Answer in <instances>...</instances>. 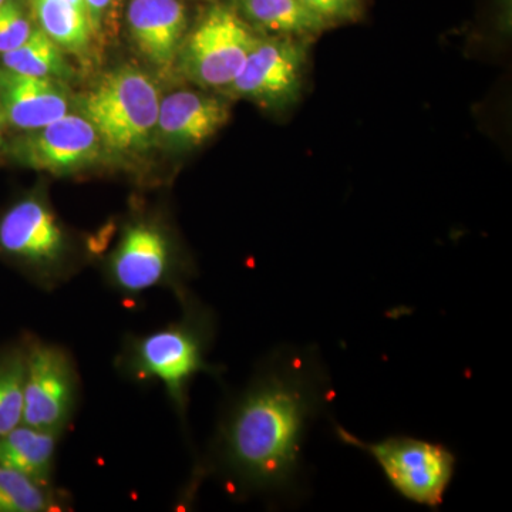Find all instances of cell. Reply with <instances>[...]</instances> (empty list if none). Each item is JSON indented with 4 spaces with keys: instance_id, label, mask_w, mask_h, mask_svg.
I'll list each match as a JSON object with an SVG mask.
<instances>
[{
    "instance_id": "cell-16",
    "label": "cell",
    "mask_w": 512,
    "mask_h": 512,
    "mask_svg": "<svg viewBox=\"0 0 512 512\" xmlns=\"http://www.w3.org/2000/svg\"><path fill=\"white\" fill-rule=\"evenodd\" d=\"M70 507V494L56 484L37 483L0 466V512H62Z\"/></svg>"
},
{
    "instance_id": "cell-20",
    "label": "cell",
    "mask_w": 512,
    "mask_h": 512,
    "mask_svg": "<svg viewBox=\"0 0 512 512\" xmlns=\"http://www.w3.org/2000/svg\"><path fill=\"white\" fill-rule=\"evenodd\" d=\"M32 30L18 0H5L0 5V55L25 43Z\"/></svg>"
},
{
    "instance_id": "cell-15",
    "label": "cell",
    "mask_w": 512,
    "mask_h": 512,
    "mask_svg": "<svg viewBox=\"0 0 512 512\" xmlns=\"http://www.w3.org/2000/svg\"><path fill=\"white\" fill-rule=\"evenodd\" d=\"M239 12L259 26L279 36H311L326 28L301 0H235Z\"/></svg>"
},
{
    "instance_id": "cell-7",
    "label": "cell",
    "mask_w": 512,
    "mask_h": 512,
    "mask_svg": "<svg viewBox=\"0 0 512 512\" xmlns=\"http://www.w3.org/2000/svg\"><path fill=\"white\" fill-rule=\"evenodd\" d=\"M26 350L23 423L63 433L79 409L82 379L69 349L37 336L23 338Z\"/></svg>"
},
{
    "instance_id": "cell-6",
    "label": "cell",
    "mask_w": 512,
    "mask_h": 512,
    "mask_svg": "<svg viewBox=\"0 0 512 512\" xmlns=\"http://www.w3.org/2000/svg\"><path fill=\"white\" fill-rule=\"evenodd\" d=\"M333 430L343 444L369 454L382 468L394 491L407 501L431 510L443 504L457 466V458L450 448L409 436L366 443L339 424Z\"/></svg>"
},
{
    "instance_id": "cell-8",
    "label": "cell",
    "mask_w": 512,
    "mask_h": 512,
    "mask_svg": "<svg viewBox=\"0 0 512 512\" xmlns=\"http://www.w3.org/2000/svg\"><path fill=\"white\" fill-rule=\"evenodd\" d=\"M258 36L235 10L217 6L185 36L177 66L191 82L227 89L241 72Z\"/></svg>"
},
{
    "instance_id": "cell-12",
    "label": "cell",
    "mask_w": 512,
    "mask_h": 512,
    "mask_svg": "<svg viewBox=\"0 0 512 512\" xmlns=\"http://www.w3.org/2000/svg\"><path fill=\"white\" fill-rule=\"evenodd\" d=\"M127 22L148 63L161 70L177 63L187 32V12L178 0H131Z\"/></svg>"
},
{
    "instance_id": "cell-1",
    "label": "cell",
    "mask_w": 512,
    "mask_h": 512,
    "mask_svg": "<svg viewBox=\"0 0 512 512\" xmlns=\"http://www.w3.org/2000/svg\"><path fill=\"white\" fill-rule=\"evenodd\" d=\"M332 397L315 349L274 350L225 404L191 487L214 477L239 500L295 497L301 493L306 434Z\"/></svg>"
},
{
    "instance_id": "cell-11",
    "label": "cell",
    "mask_w": 512,
    "mask_h": 512,
    "mask_svg": "<svg viewBox=\"0 0 512 512\" xmlns=\"http://www.w3.org/2000/svg\"><path fill=\"white\" fill-rule=\"evenodd\" d=\"M229 117L228 104L217 97L180 90L160 101L156 140L173 150H191L214 137Z\"/></svg>"
},
{
    "instance_id": "cell-5",
    "label": "cell",
    "mask_w": 512,
    "mask_h": 512,
    "mask_svg": "<svg viewBox=\"0 0 512 512\" xmlns=\"http://www.w3.org/2000/svg\"><path fill=\"white\" fill-rule=\"evenodd\" d=\"M0 254L22 265L46 292L56 291L76 272L69 234L40 197L23 198L2 215Z\"/></svg>"
},
{
    "instance_id": "cell-19",
    "label": "cell",
    "mask_w": 512,
    "mask_h": 512,
    "mask_svg": "<svg viewBox=\"0 0 512 512\" xmlns=\"http://www.w3.org/2000/svg\"><path fill=\"white\" fill-rule=\"evenodd\" d=\"M25 342L0 352V437L23 423L25 404Z\"/></svg>"
},
{
    "instance_id": "cell-23",
    "label": "cell",
    "mask_w": 512,
    "mask_h": 512,
    "mask_svg": "<svg viewBox=\"0 0 512 512\" xmlns=\"http://www.w3.org/2000/svg\"><path fill=\"white\" fill-rule=\"evenodd\" d=\"M66 2H69L73 8L79 10V12L87 18L86 5H84V0H66Z\"/></svg>"
},
{
    "instance_id": "cell-18",
    "label": "cell",
    "mask_w": 512,
    "mask_h": 512,
    "mask_svg": "<svg viewBox=\"0 0 512 512\" xmlns=\"http://www.w3.org/2000/svg\"><path fill=\"white\" fill-rule=\"evenodd\" d=\"M3 67L20 74L64 80L72 76L64 52L43 32L33 29L25 43L2 55Z\"/></svg>"
},
{
    "instance_id": "cell-3",
    "label": "cell",
    "mask_w": 512,
    "mask_h": 512,
    "mask_svg": "<svg viewBox=\"0 0 512 512\" xmlns=\"http://www.w3.org/2000/svg\"><path fill=\"white\" fill-rule=\"evenodd\" d=\"M160 92L136 66L124 64L104 74L79 101L103 148L117 154L140 153L156 140Z\"/></svg>"
},
{
    "instance_id": "cell-9",
    "label": "cell",
    "mask_w": 512,
    "mask_h": 512,
    "mask_svg": "<svg viewBox=\"0 0 512 512\" xmlns=\"http://www.w3.org/2000/svg\"><path fill=\"white\" fill-rule=\"evenodd\" d=\"M305 62V46L293 37H258L227 92L265 107L288 106L301 92Z\"/></svg>"
},
{
    "instance_id": "cell-22",
    "label": "cell",
    "mask_w": 512,
    "mask_h": 512,
    "mask_svg": "<svg viewBox=\"0 0 512 512\" xmlns=\"http://www.w3.org/2000/svg\"><path fill=\"white\" fill-rule=\"evenodd\" d=\"M111 3H113V0H84L87 19H89L93 35L94 33H100L103 29L104 20H106Z\"/></svg>"
},
{
    "instance_id": "cell-2",
    "label": "cell",
    "mask_w": 512,
    "mask_h": 512,
    "mask_svg": "<svg viewBox=\"0 0 512 512\" xmlns=\"http://www.w3.org/2000/svg\"><path fill=\"white\" fill-rule=\"evenodd\" d=\"M180 318L160 329L124 336L114 365L128 382L158 383L183 424L187 421L190 387L201 373L220 376L221 366L208 362L217 335V318L191 289L178 296Z\"/></svg>"
},
{
    "instance_id": "cell-4",
    "label": "cell",
    "mask_w": 512,
    "mask_h": 512,
    "mask_svg": "<svg viewBox=\"0 0 512 512\" xmlns=\"http://www.w3.org/2000/svg\"><path fill=\"white\" fill-rule=\"evenodd\" d=\"M190 276L173 235L154 217L128 221L103 264L107 286L126 301H136L154 289H168L178 298L190 289Z\"/></svg>"
},
{
    "instance_id": "cell-25",
    "label": "cell",
    "mask_w": 512,
    "mask_h": 512,
    "mask_svg": "<svg viewBox=\"0 0 512 512\" xmlns=\"http://www.w3.org/2000/svg\"><path fill=\"white\" fill-rule=\"evenodd\" d=\"M3 2H5V0H0V5H2Z\"/></svg>"
},
{
    "instance_id": "cell-21",
    "label": "cell",
    "mask_w": 512,
    "mask_h": 512,
    "mask_svg": "<svg viewBox=\"0 0 512 512\" xmlns=\"http://www.w3.org/2000/svg\"><path fill=\"white\" fill-rule=\"evenodd\" d=\"M323 23L349 20L359 15L362 0H301Z\"/></svg>"
},
{
    "instance_id": "cell-17",
    "label": "cell",
    "mask_w": 512,
    "mask_h": 512,
    "mask_svg": "<svg viewBox=\"0 0 512 512\" xmlns=\"http://www.w3.org/2000/svg\"><path fill=\"white\" fill-rule=\"evenodd\" d=\"M33 16L63 52L82 55L90 46L93 32L89 20L66 0H30Z\"/></svg>"
},
{
    "instance_id": "cell-10",
    "label": "cell",
    "mask_w": 512,
    "mask_h": 512,
    "mask_svg": "<svg viewBox=\"0 0 512 512\" xmlns=\"http://www.w3.org/2000/svg\"><path fill=\"white\" fill-rule=\"evenodd\" d=\"M103 144L82 114H64L47 126L29 131L13 143L18 163L55 175L76 174L100 160Z\"/></svg>"
},
{
    "instance_id": "cell-13",
    "label": "cell",
    "mask_w": 512,
    "mask_h": 512,
    "mask_svg": "<svg viewBox=\"0 0 512 512\" xmlns=\"http://www.w3.org/2000/svg\"><path fill=\"white\" fill-rule=\"evenodd\" d=\"M59 80L0 69V107L10 126L33 131L69 113L67 93Z\"/></svg>"
},
{
    "instance_id": "cell-24",
    "label": "cell",
    "mask_w": 512,
    "mask_h": 512,
    "mask_svg": "<svg viewBox=\"0 0 512 512\" xmlns=\"http://www.w3.org/2000/svg\"><path fill=\"white\" fill-rule=\"evenodd\" d=\"M6 123H8V121H6V117L5 114H3L2 107H0V146H2L3 130H5Z\"/></svg>"
},
{
    "instance_id": "cell-14",
    "label": "cell",
    "mask_w": 512,
    "mask_h": 512,
    "mask_svg": "<svg viewBox=\"0 0 512 512\" xmlns=\"http://www.w3.org/2000/svg\"><path fill=\"white\" fill-rule=\"evenodd\" d=\"M63 433L22 423L0 437V466L37 483L55 484L57 448Z\"/></svg>"
}]
</instances>
